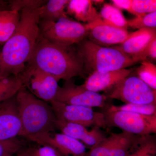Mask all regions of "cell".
Listing matches in <instances>:
<instances>
[{"label": "cell", "instance_id": "f546056e", "mask_svg": "<svg viewBox=\"0 0 156 156\" xmlns=\"http://www.w3.org/2000/svg\"><path fill=\"white\" fill-rule=\"evenodd\" d=\"M47 2V0H10L9 9L20 12L23 9H39Z\"/></svg>", "mask_w": 156, "mask_h": 156}, {"label": "cell", "instance_id": "5bb4252c", "mask_svg": "<svg viewBox=\"0 0 156 156\" xmlns=\"http://www.w3.org/2000/svg\"><path fill=\"white\" fill-rule=\"evenodd\" d=\"M21 132L22 126L15 95L0 103V141L20 136Z\"/></svg>", "mask_w": 156, "mask_h": 156}, {"label": "cell", "instance_id": "e575fe53", "mask_svg": "<svg viewBox=\"0 0 156 156\" xmlns=\"http://www.w3.org/2000/svg\"><path fill=\"white\" fill-rule=\"evenodd\" d=\"M16 156H23L22 155L18 153L17 154V155H16Z\"/></svg>", "mask_w": 156, "mask_h": 156}, {"label": "cell", "instance_id": "30bf717a", "mask_svg": "<svg viewBox=\"0 0 156 156\" xmlns=\"http://www.w3.org/2000/svg\"><path fill=\"white\" fill-rule=\"evenodd\" d=\"M50 104L57 119L87 128H107L104 113L95 112L92 108L69 105L56 101Z\"/></svg>", "mask_w": 156, "mask_h": 156}, {"label": "cell", "instance_id": "8fae6325", "mask_svg": "<svg viewBox=\"0 0 156 156\" xmlns=\"http://www.w3.org/2000/svg\"><path fill=\"white\" fill-rule=\"evenodd\" d=\"M28 140L37 144L51 147L62 156H85L87 152L84 144L62 132L37 134Z\"/></svg>", "mask_w": 156, "mask_h": 156}, {"label": "cell", "instance_id": "603a6c76", "mask_svg": "<svg viewBox=\"0 0 156 156\" xmlns=\"http://www.w3.org/2000/svg\"><path fill=\"white\" fill-rule=\"evenodd\" d=\"M100 14L102 19L110 24L127 30V20L121 10L115 6L105 4L102 7Z\"/></svg>", "mask_w": 156, "mask_h": 156}, {"label": "cell", "instance_id": "83f0119b", "mask_svg": "<svg viewBox=\"0 0 156 156\" xmlns=\"http://www.w3.org/2000/svg\"><path fill=\"white\" fill-rule=\"evenodd\" d=\"M18 137L0 141V156H15L20 151L25 144Z\"/></svg>", "mask_w": 156, "mask_h": 156}, {"label": "cell", "instance_id": "9c48e42d", "mask_svg": "<svg viewBox=\"0 0 156 156\" xmlns=\"http://www.w3.org/2000/svg\"><path fill=\"white\" fill-rule=\"evenodd\" d=\"M105 95L93 92L77 85L73 79L65 81L59 86L55 100L69 105L106 109L109 105Z\"/></svg>", "mask_w": 156, "mask_h": 156}, {"label": "cell", "instance_id": "ac0fdd59", "mask_svg": "<svg viewBox=\"0 0 156 156\" xmlns=\"http://www.w3.org/2000/svg\"><path fill=\"white\" fill-rule=\"evenodd\" d=\"M66 11L67 15L73 16L78 21L87 23L102 19L90 0L69 1Z\"/></svg>", "mask_w": 156, "mask_h": 156}, {"label": "cell", "instance_id": "d4e9b609", "mask_svg": "<svg viewBox=\"0 0 156 156\" xmlns=\"http://www.w3.org/2000/svg\"><path fill=\"white\" fill-rule=\"evenodd\" d=\"M138 77L154 90H156V66L147 61L141 62L136 69Z\"/></svg>", "mask_w": 156, "mask_h": 156}, {"label": "cell", "instance_id": "6da1fadb", "mask_svg": "<svg viewBox=\"0 0 156 156\" xmlns=\"http://www.w3.org/2000/svg\"><path fill=\"white\" fill-rule=\"evenodd\" d=\"M39 9L20 11L17 29L1 51L0 75L19 76L30 59L40 36Z\"/></svg>", "mask_w": 156, "mask_h": 156}, {"label": "cell", "instance_id": "277c9868", "mask_svg": "<svg viewBox=\"0 0 156 156\" xmlns=\"http://www.w3.org/2000/svg\"><path fill=\"white\" fill-rule=\"evenodd\" d=\"M77 49L83 59L85 70L91 73L124 69L137 62L113 46L102 47L89 40L81 42Z\"/></svg>", "mask_w": 156, "mask_h": 156}, {"label": "cell", "instance_id": "3957f363", "mask_svg": "<svg viewBox=\"0 0 156 156\" xmlns=\"http://www.w3.org/2000/svg\"><path fill=\"white\" fill-rule=\"evenodd\" d=\"M16 100L22 126L20 136L28 140L37 134L55 132L56 118L51 105L23 87L16 94Z\"/></svg>", "mask_w": 156, "mask_h": 156}, {"label": "cell", "instance_id": "d6a6232c", "mask_svg": "<svg viewBox=\"0 0 156 156\" xmlns=\"http://www.w3.org/2000/svg\"><path fill=\"white\" fill-rule=\"evenodd\" d=\"M9 10V1L0 0V11Z\"/></svg>", "mask_w": 156, "mask_h": 156}, {"label": "cell", "instance_id": "4fadbf2b", "mask_svg": "<svg viewBox=\"0 0 156 156\" xmlns=\"http://www.w3.org/2000/svg\"><path fill=\"white\" fill-rule=\"evenodd\" d=\"M87 25L89 41L102 47L121 44L129 34L127 30L112 25L102 19Z\"/></svg>", "mask_w": 156, "mask_h": 156}, {"label": "cell", "instance_id": "f1b7e54d", "mask_svg": "<svg viewBox=\"0 0 156 156\" xmlns=\"http://www.w3.org/2000/svg\"><path fill=\"white\" fill-rule=\"evenodd\" d=\"M134 15L141 16L156 11V0H132Z\"/></svg>", "mask_w": 156, "mask_h": 156}, {"label": "cell", "instance_id": "484cf974", "mask_svg": "<svg viewBox=\"0 0 156 156\" xmlns=\"http://www.w3.org/2000/svg\"><path fill=\"white\" fill-rule=\"evenodd\" d=\"M127 26L131 28L141 29L156 28V11L150 14L136 16L135 18L127 20Z\"/></svg>", "mask_w": 156, "mask_h": 156}, {"label": "cell", "instance_id": "d6986e66", "mask_svg": "<svg viewBox=\"0 0 156 156\" xmlns=\"http://www.w3.org/2000/svg\"><path fill=\"white\" fill-rule=\"evenodd\" d=\"M20 12L11 10L0 11V46L4 45L17 29Z\"/></svg>", "mask_w": 156, "mask_h": 156}, {"label": "cell", "instance_id": "4316f807", "mask_svg": "<svg viewBox=\"0 0 156 156\" xmlns=\"http://www.w3.org/2000/svg\"><path fill=\"white\" fill-rule=\"evenodd\" d=\"M37 144L28 147H24L18 153L23 156H62L51 147Z\"/></svg>", "mask_w": 156, "mask_h": 156}, {"label": "cell", "instance_id": "ba28073f", "mask_svg": "<svg viewBox=\"0 0 156 156\" xmlns=\"http://www.w3.org/2000/svg\"><path fill=\"white\" fill-rule=\"evenodd\" d=\"M19 75L23 87L35 97L48 103L55 100L59 87L56 77L28 65Z\"/></svg>", "mask_w": 156, "mask_h": 156}, {"label": "cell", "instance_id": "9a60e30c", "mask_svg": "<svg viewBox=\"0 0 156 156\" xmlns=\"http://www.w3.org/2000/svg\"><path fill=\"white\" fill-rule=\"evenodd\" d=\"M133 69L126 68L104 73L94 72L91 73L84 83L81 85L93 92L99 93L100 91H106L108 92L130 75Z\"/></svg>", "mask_w": 156, "mask_h": 156}, {"label": "cell", "instance_id": "836d02e7", "mask_svg": "<svg viewBox=\"0 0 156 156\" xmlns=\"http://www.w3.org/2000/svg\"><path fill=\"white\" fill-rule=\"evenodd\" d=\"M104 2V1H92V3H95V4H97V5H98V4H102V3H103V2Z\"/></svg>", "mask_w": 156, "mask_h": 156}, {"label": "cell", "instance_id": "e0dca14e", "mask_svg": "<svg viewBox=\"0 0 156 156\" xmlns=\"http://www.w3.org/2000/svg\"><path fill=\"white\" fill-rule=\"evenodd\" d=\"M155 38L156 28L141 29L129 34L122 44L113 47L138 62L140 55Z\"/></svg>", "mask_w": 156, "mask_h": 156}, {"label": "cell", "instance_id": "7a4b0ae2", "mask_svg": "<svg viewBox=\"0 0 156 156\" xmlns=\"http://www.w3.org/2000/svg\"><path fill=\"white\" fill-rule=\"evenodd\" d=\"M31 66L65 81L83 76L84 63L76 48L53 44L39 36L30 59Z\"/></svg>", "mask_w": 156, "mask_h": 156}, {"label": "cell", "instance_id": "2e32d148", "mask_svg": "<svg viewBox=\"0 0 156 156\" xmlns=\"http://www.w3.org/2000/svg\"><path fill=\"white\" fill-rule=\"evenodd\" d=\"M56 126V129L60 130L62 133L78 140L91 147L97 145L106 137L104 132L99 127H92V130L89 131L83 126L57 119Z\"/></svg>", "mask_w": 156, "mask_h": 156}, {"label": "cell", "instance_id": "52a82bcc", "mask_svg": "<svg viewBox=\"0 0 156 156\" xmlns=\"http://www.w3.org/2000/svg\"><path fill=\"white\" fill-rule=\"evenodd\" d=\"M107 127H116L139 136L156 133V115H146L125 111L104 112Z\"/></svg>", "mask_w": 156, "mask_h": 156}, {"label": "cell", "instance_id": "8992f818", "mask_svg": "<svg viewBox=\"0 0 156 156\" xmlns=\"http://www.w3.org/2000/svg\"><path fill=\"white\" fill-rule=\"evenodd\" d=\"M105 95L108 99H115L125 104L156 105V90L138 76H128Z\"/></svg>", "mask_w": 156, "mask_h": 156}, {"label": "cell", "instance_id": "4dcf8cb0", "mask_svg": "<svg viewBox=\"0 0 156 156\" xmlns=\"http://www.w3.org/2000/svg\"><path fill=\"white\" fill-rule=\"evenodd\" d=\"M147 57L154 59L156 58V38L152 41L150 44L144 50L138 58V61H145Z\"/></svg>", "mask_w": 156, "mask_h": 156}, {"label": "cell", "instance_id": "d590c367", "mask_svg": "<svg viewBox=\"0 0 156 156\" xmlns=\"http://www.w3.org/2000/svg\"><path fill=\"white\" fill-rule=\"evenodd\" d=\"M0 66H1V51H0Z\"/></svg>", "mask_w": 156, "mask_h": 156}, {"label": "cell", "instance_id": "44dd1931", "mask_svg": "<svg viewBox=\"0 0 156 156\" xmlns=\"http://www.w3.org/2000/svg\"><path fill=\"white\" fill-rule=\"evenodd\" d=\"M126 156H156V136H138Z\"/></svg>", "mask_w": 156, "mask_h": 156}, {"label": "cell", "instance_id": "7c38bea8", "mask_svg": "<svg viewBox=\"0 0 156 156\" xmlns=\"http://www.w3.org/2000/svg\"><path fill=\"white\" fill-rule=\"evenodd\" d=\"M137 136L123 131L112 133L97 145L90 148L85 156H126Z\"/></svg>", "mask_w": 156, "mask_h": 156}, {"label": "cell", "instance_id": "cb8c5ba5", "mask_svg": "<svg viewBox=\"0 0 156 156\" xmlns=\"http://www.w3.org/2000/svg\"><path fill=\"white\" fill-rule=\"evenodd\" d=\"M105 111L131 112L146 115H156V105L125 104L123 105H109Z\"/></svg>", "mask_w": 156, "mask_h": 156}, {"label": "cell", "instance_id": "ffe728a7", "mask_svg": "<svg viewBox=\"0 0 156 156\" xmlns=\"http://www.w3.org/2000/svg\"><path fill=\"white\" fill-rule=\"evenodd\" d=\"M68 0H49L39 9L40 20L56 21L61 18L67 17L66 9Z\"/></svg>", "mask_w": 156, "mask_h": 156}, {"label": "cell", "instance_id": "1f68e13d", "mask_svg": "<svg viewBox=\"0 0 156 156\" xmlns=\"http://www.w3.org/2000/svg\"><path fill=\"white\" fill-rule=\"evenodd\" d=\"M112 2L118 9H124L134 14L131 8L132 0H112Z\"/></svg>", "mask_w": 156, "mask_h": 156}, {"label": "cell", "instance_id": "7402d4cb", "mask_svg": "<svg viewBox=\"0 0 156 156\" xmlns=\"http://www.w3.org/2000/svg\"><path fill=\"white\" fill-rule=\"evenodd\" d=\"M23 87L20 75H0V103L16 95Z\"/></svg>", "mask_w": 156, "mask_h": 156}, {"label": "cell", "instance_id": "5b68a950", "mask_svg": "<svg viewBox=\"0 0 156 156\" xmlns=\"http://www.w3.org/2000/svg\"><path fill=\"white\" fill-rule=\"evenodd\" d=\"M40 35L48 41L65 47L83 41L89 34L87 23L83 24L67 17L56 21L40 20Z\"/></svg>", "mask_w": 156, "mask_h": 156}]
</instances>
